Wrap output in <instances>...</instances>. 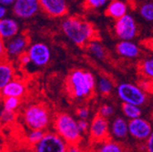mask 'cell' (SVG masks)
Here are the masks:
<instances>
[{
  "instance_id": "cell-1",
  "label": "cell",
  "mask_w": 153,
  "mask_h": 152,
  "mask_svg": "<svg viewBox=\"0 0 153 152\" xmlns=\"http://www.w3.org/2000/svg\"><path fill=\"white\" fill-rule=\"evenodd\" d=\"M61 29L68 39L75 45L83 47L96 39L94 26L79 16H69L61 22Z\"/></svg>"
},
{
  "instance_id": "cell-2",
  "label": "cell",
  "mask_w": 153,
  "mask_h": 152,
  "mask_svg": "<svg viewBox=\"0 0 153 152\" xmlns=\"http://www.w3.org/2000/svg\"><path fill=\"white\" fill-rule=\"evenodd\" d=\"M95 87L96 80L93 74L82 69L73 70L67 79L68 91L75 99L81 100L88 98Z\"/></svg>"
},
{
  "instance_id": "cell-3",
  "label": "cell",
  "mask_w": 153,
  "mask_h": 152,
  "mask_svg": "<svg viewBox=\"0 0 153 152\" xmlns=\"http://www.w3.org/2000/svg\"><path fill=\"white\" fill-rule=\"evenodd\" d=\"M53 128L57 135H59L68 145L79 144L82 139L78 120H76L68 113H59L53 120Z\"/></svg>"
},
{
  "instance_id": "cell-4",
  "label": "cell",
  "mask_w": 153,
  "mask_h": 152,
  "mask_svg": "<svg viewBox=\"0 0 153 152\" xmlns=\"http://www.w3.org/2000/svg\"><path fill=\"white\" fill-rule=\"evenodd\" d=\"M22 119L27 128L45 131L52 121L48 108L42 104H32L27 106L23 111Z\"/></svg>"
},
{
  "instance_id": "cell-5",
  "label": "cell",
  "mask_w": 153,
  "mask_h": 152,
  "mask_svg": "<svg viewBox=\"0 0 153 152\" xmlns=\"http://www.w3.org/2000/svg\"><path fill=\"white\" fill-rule=\"evenodd\" d=\"M116 91L119 99L123 103L133 104L141 107L146 104L148 99L145 90L140 86L133 83H120L118 85Z\"/></svg>"
},
{
  "instance_id": "cell-6",
  "label": "cell",
  "mask_w": 153,
  "mask_h": 152,
  "mask_svg": "<svg viewBox=\"0 0 153 152\" xmlns=\"http://www.w3.org/2000/svg\"><path fill=\"white\" fill-rule=\"evenodd\" d=\"M68 146L55 131H46L42 139L32 147V152H67Z\"/></svg>"
},
{
  "instance_id": "cell-7",
  "label": "cell",
  "mask_w": 153,
  "mask_h": 152,
  "mask_svg": "<svg viewBox=\"0 0 153 152\" xmlns=\"http://www.w3.org/2000/svg\"><path fill=\"white\" fill-rule=\"evenodd\" d=\"M114 31L120 40H133L138 34V26L135 18L129 14H126L116 20Z\"/></svg>"
},
{
  "instance_id": "cell-8",
  "label": "cell",
  "mask_w": 153,
  "mask_h": 152,
  "mask_svg": "<svg viewBox=\"0 0 153 152\" xmlns=\"http://www.w3.org/2000/svg\"><path fill=\"white\" fill-rule=\"evenodd\" d=\"M31 63L37 67H42L48 64L51 59V51L48 45L36 42L30 45L27 50Z\"/></svg>"
},
{
  "instance_id": "cell-9",
  "label": "cell",
  "mask_w": 153,
  "mask_h": 152,
  "mask_svg": "<svg viewBox=\"0 0 153 152\" xmlns=\"http://www.w3.org/2000/svg\"><path fill=\"white\" fill-rule=\"evenodd\" d=\"M41 9L38 0H16L12 6L14 16L20 19L34 17Z\"/></svg>"
},
{
  "instance_id": "cell-10",
  "label": "cell",
  "mask_w": 153,
  "mask_h": 152,
  "mask_svg": "<svg viewBox=\"0 0 153 152\" xmlns=\"http://www.w3.org/2000/svg\"><path fill=\"white\" fill-rule=\"evenodd\" d=\"M88 132L90 139L97 143L108 139L110 135L109 123L108 121V119L103 118L99 114L96 115L90 122Z\"/></svg>"
},
{
  "instance_id": "cell-11",
  "label": "cell",
  "mask_w": 153,
  "mask_h": 152,
  "mask_svg": "<svg viewBox=\"0 0 153 152\" xmlns=\"http://www.w3.org/2000/svg\"><path fill=\"white\" fill-rule=\"evenodd\" d=\"M151 123L141 117L128 120V135L138 141L145 142L152 132Z\"/></svg>"
},
{
  "instance_id": "cell-12",
  "label": "cell",
  "mask_w": 153,
  "mask_h": 152,
  "mask_svg": "<svg viewBox=\"0 0 153 152\" xmlns=\"http://www.w3.org/2000/svg\"><path fill=\"white\" fill-rule=\"evenodd\" d=\"M29 39L24 34H17L6 43L7 56L9 58H18L28 48Z\"/></svg>"
},
{
  "instance_id": "cell-13",
  "label": "cell",
  "mask_w": 153,
  "mask_h": 152,
  "mask_svg": "<svg viewBox=\"0 0 153 152\" xmlns=\"http://www.w3.org/2000/svg\"><path fill=\"white\" fill-rule=\"evenodd\" d=\"M41 9L51 17H62L68 12L66 0H38Z\"/></svg>"
},
{
  "instance_id": "cell-14",
  "label": "cell",
  "mask_w": 153,
  "mask_h": 152,
  "mask_svg": "<svg viewBox=\"0 0 153 152\" xmlns=\"http://www.w3.org/2000/svg\"><path fill=\"white\" fill-rule=\"evenodd\" d=\"M109 131L115 140H124L128 135V121L121 117L115 118L109 125Z\"/></svg>"
},
{
  "instance_id": "cell-15",
  "label": "cell",
  "mask_w": 153,
  "mask_h": 152,
  "mask_svg": "<svg viewBox=\"0 0 153 152\" xmlns=\"http://www.w3.org/2000/svg\"><path fill=\"white\" fill-rule=\"evenodd\" d=\"M19 32V24L16 18L4 17L0 19V36L6 41L11 39Z\"/></svg>"
},
{
  "instance_id": "cell-16",
  "label": "cell",
  "mask_w": 153,
  "mask_h": 152,
  "mask_svg": "<svg viewBox=\"0 0 153 152\" xmlns=\"http://www.w3.org/2000/svg\"><path fill=\"white\" fill-rule=\"evenodd\" d=\"M117 53L126 59H136L140 55V47L132 40H120L116 47Z\"/></svg>"
},
{
  "instance_id": "cell-17",
  "label": "cell",
  "mask_w": 153,
  "mask_h": 152,
  "mask_svg": "<svg viewBox=\"0 0 153 152\" xmlns=\"http://www.w3.org/2000/svg\"><path fill=\"white\" fill-rule=\"evenodd\" d=\"M26 86L21 80L14 79L0 91V95L2 98L14 97L21 99L26 93Z\"/></svg>"
},
{
  "instance_id": "cell-18",
  "label": "cell",
  "mask_w": 153,
  "mask_h": 152,
  "mask_svg": "<svg viewBox=\"0 0 153 152\" xmlns=\"http://www.w3.org/2000/svg\"><path fill=\"white\" fill-rule=\"evenodd\" d=\"M105 13L108 16L117 20L128 14V6L121 0H111L106 7Z\"/></svg>"
},
{
  "instance_id": "cell-19",
  "label": "cell",
  "mask_w": 153,
  "mask_h": 152,
  "mask_svg": "<svg viewBox=\"0 0 153 152\" xmlns=\"http://www.w3.org/2000/svg\"><path fill=\"white\" fill-rule=\"evenodd\" d=\"M14 79L15 69L13 65L5 59L0 60V91Z\"/></svg>"
},
{
  "instance_id": "cell-20",
  "label": "cell",
  "mask_w": 153,
  "mask_h": 152,
  "mask_svg": "<svg viewBox=\"0 0 153 152\" xmlns=\"http://www.w3.org/2000/svg\"><path fill=\"white\" fill-rule=\"evenodd\" d=\"M95 152H125L124 147L117 140L106 139L98 143Z\"/></svg>"
},
{
  "instance_id": "cell-21",
  "label": "cell",
  "mask_w": 153,
  "mask_h": 152,
  "mask_svg": "<svg viewBox=\"0 0 153 152\" xmlns=\"http://www.w3.org/2000/svg\"><path fill=\"white\" fill-rule=\"evenodd\" d=\"M87 48L88 50V52L95 56L96 59L103 60L106 58V50L104 48V47L102 46V44L98 41L97 39L91 40L90 42L88 43L87 45Z\"/></svg>"
},
{
  "instance_id": "cell-22",
  "label": "cell",
  "mask_w": 153,
  "mask_h": 152,
  "mask_svg": "<svg viewBox=\"0 0 153 152\" xmlns=\"http://www.w3.org/2000/svg\"><path fill=\"white\" fill-rule=\"evenodd\" d=\"M122 112L124 114V116L128 119H134L141 117V108L137 105L133 104H128V103H123L121 106Z\"/></svg>"
},
{
  "instance_id": "cell-23",
  "label": "cell",
  "mask_w": 153,
  "mask_h": 152,
  "mask_svg": "<svg viewBox=\"0 0 153 152\" xmlns=\"http://www.w3.org/2000/svg\"><path fill=\"white\" fill-rule=\"evenodd\" d=\"M139 69L144 78L153 80V58H149L140 63Z\"/></svg>"
},
{
  "instance_id": "cell-24",
  "label": "cell",
  "mask_w": 153,
  "mask_h": 152,
  "mask_svg": "<svg viewBox=\"0 0 153 152\" xmlns=\"http://www.w3.org/2000/svg\"><path fill=\"white\" fill-rule=\"evenodd\" d=\"M139 12L144 20L153 22V2L143 3L139 8Z\"/></svg>"
},
{
  "instance_id": "cell-25",
  "label": "cell",
  "mask_w": 153,
  "mask_h": 152,
  "mask_svg": "<svg viewBox=\"0 0 153 152\" xmlns=\"http://www.w3.org/2000/svg\"><path fill=\"white\" fill-rule=\"evenodd\" d=\"M46 131L40 130V129H30L27 135V142L30 145V147H33L34 145L39 142L42 138L44 137Z\"/></svg>"
},
{
  "instance_id": "cell-26",
  "label": "cell",
  "mask_w": 153,
  "mask_h": 152,
  "mask_svg": "<svg viewBox=\"0 0 153 152\" xmlns=\"http://www.w3.org/2000/svg\"><path fill=\"white\" fill-rule=\"evenodd\" d=\"M98 88L100 94L104 95V96H108V95L111 94L113 90V84L108 78H100L98 81Z\"/></svg>"
},
{
  "instance_id": "cell-27",
  "label": "cell",
  "mask_w": 153,
  "mask_h": 152,
  "mask_svg": "<svg viewBox=\"0 0 153 152\" xmlns=\"http://www.w3.org/2000/svg\"><path fill=\"white\" fill-rule=\"evenodd\" d=\"M19 105H20V99L14 97H7L3 98L2 100V108L7 110L16 111Z\"/></svg>"
},
{
  "instance_id": "cell-28",
  "label": "cell",
  "mask_w": 153,
  "mask_h": 152,
  "mask_svg": "<svg viewBox=\"0 0 153 152\" xmlns=\"http://www.w3.org/2000/svg\"><path fill=\"white\" fill-rule=\"evenodd\" d=\"M16 118L15 111L7 110L2 108V109L0 110V123L1 124H10L14 121Z\"/></svg>"
},
{
  "instance_id": "cell-29",
  "label": "cell",
  "mask_w": 153,
  "mask_h": 152,
  "mask_svg": "<svg viewBox=\"0 0 153 152\" xmlns=\"http://www.w3.org/2000/svg\"><path fill=\"white\" fill-rule=\"evenodd\" d=\"M111 0H85L84 5L87 9H98L108 5Z\"/></svg>"
},
{
  "instance_id": "cell-30",
  "label": "cell",
  "mask_w": 153,
  "mask_h": 152,
  "mask_svg": "<svg viewBox=\"0 0 153 152\" xmlns=\"http://www.w3.org/2000/svg\"><path fill=\"white\" fill-rule=\"evenodd\" d=\"M115 113V108L111 106V105H108V104H105V105H102L100 109H99V115L102 116L103 118H106V119H108L110 117H112Z\"/></svg>"
},
{
  "instance_id": "cell-31",
  "label": "cell",
  "mask_w": 153,
  "mask_h": 152,
  "mask_svg": "<svg viewBox=\"0 0 153 152\" xmlns=\"http://www.w3.org/2000/svg\"><path fill=\"white\" fill-rule=\"evenodd\" d=\"M90 116V110L87 107H80L76 109V117L79 119H88Z\"/></svg>"
},
{
  "instance_id": "cell-32",
  "label": "cell",
  "mask_w": 153,
  "mask_h": 152,
  "mask_svg": "<svg viewBox=\"0 0 153 152\" xmlns=\"http://www.w3.org/2000/svg\"><path fill=\"white\" fill-rule=\"evenodd\" d=\"M144 149L146 152H153V130L145 141Z\"/></svg>"
},
{
  "instance_id": "cell-33",
  "label": "cell",
  "mask_w": 153,
  "mask_h": 152,
  "mask_svg": "<svg viewBox=\"0 0 153 152\" xmlns=\"http://www.w3.org/2000/svg\"><path fill=\"white\" fill-rule=\"evenodd\" d=\"M89 125H90V123L88 121V119H79L78 120V126H79V128L82 134L89 129Z\"/></svg>"
},
{
  "instance_id": "cell-34",
  "label": "cell",
  "mask_w": 153,
  "mask_h": 152,
  "mask_svg": "<svg viewBox=\"0 0 153 152\" xmlns=\"http://www.w3.org/2000/svg\"><path fill=\"white\" fill-rule=\"evenodd\" d=\"M17 59H18L19 63H20L22 66H27L28 64L31 63V60H30V58H29V56H28L27 52L23 53L22 55L19 56Z\"/></svg>"
},
{
  "instance_id": "cell-35",
  "label": "cell",
  "mask_w": 153,
  "mask_h": 152,
  "mask_svg": "<svg viewBox=\"0 0 153 152\" xmlns=\"http://www.w3.org/2000/svg\"><path fill=\"white\" fill-rule=\"evenodd\" d=\"M7 56V47L5 40L0 36V60L5 59Z\"/></svg>"
},
{
  "instance_id": "cell-36",
  "label": "cell",
  "mask_w": 153,
  "mask_h": 152,
  "mask_svg": "<svg viewBox=\"0 0 153 152\" xmlns=\"http://www.w3.org/2000/svg\"><path fill=\"white\" fill-rule=\"evenodd\" d=\"M67 152H85L79 144H69L68 146Z\"/></svg>"
},
{
  "instance_id": "cell-37",
  "label": "cell",
  "mask_w": 153,
  "mask_h": 152,
  "mask_svg": "<svg viewBox=\"0 0 153 152\" xmlns=\"http://www.w3.org/2000/svg\"><path fill=\"white\" fill-rule=\"evenodd\" d=\"M142 46L147 48L148 50L151 51L153 53V37L152 39H148L142 41Z\"/></svg>"
},
{
  "instance_id": "cell-38",
  "label": "cell",
  "mask_w": 153,
  "mask_h": 152,
  "mask_svg": "<svg viewBox=\"0 0 153 152\" xmlns=\"http://www.w3.org/2000/svg\"><path fill=\"white\" fill-rule=\"evenodd\" d=\"M7 15V7L3 6L0 4V19H2V18L6 17Z\"/></svg>"
},
{
  "instance_id": "cell-39",
  "label": "cell",
  "mask_w": 153,
  "mask_h": 152,
  "mask_svg": "<svg viewBox=\"0 0 153 152\" xmlns=\"http://www.w3.org/2000/svg\"><path fill=\"white\" fill-rule=\"evenodd\" d=\"M15 1H16V0H0V4L7 7H10V6L12 7L13 4L15 3Z\"/></svg>"
},
{
  "instance_id": "cell-40",
  "label": "cell",
  "mask_w": 153,
  "mask_h": 152,
  "mask_svg": "<svg viewBox=\"0 0 153 152\" xmlns=\"http://www.w3.org/2000/svg\"><path fill=\"white\" fill-rule=\"evenodd\" d=\"M0 152H7V151L5 150V149H1V148H0Z\"/></svg>"
}]
</instances>
